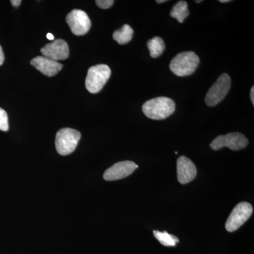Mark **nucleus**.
<instances>
[{"instance_id":"nucleus-1","label":"nucleus","mask_w":254,"mask_h":254,"mask_svg":"<svg viewBox=\"0 0 254 254\" xmlns=\"http://www.w3.org/2000/svg\"><path fill=\"white\" fill-rule=\"evenodd\" d=\"M175 103L166 97H159L145 102L143 105V113L151 120H162L168 118L175 112Z\"/></svg>"},{"instance_id":"nucleus-2","label":"nucleus","mask_w":254,"mask_h":254,"mask_svg":"<svg viewBox=\"0 0 254 254\" xmlns=\"http://www.w3.org/2000/svg\"><path fill=\"white\" fill-rule=\"evenodd\" d=\"M199 63V58L193 52H183L172 60L170 68L177 76H190L194 72Z\"/></svg>"},{"instance_id":"nucleus-3","label":"nucleus","mask_w":254,"mask_h":254,"mask_svg":"<svg viewBox=\"0 0 254 254\" xmlns=\"http://www.w3.org/2000/svg\"><path fill=\"white\" fill-rule=\"evenodd\" d=\"M111 76V69L108 65L98 64L88 69L86 78L87 90L91 93H99Z\"/></svg>"},{"instance_id":"nucleus-4","label":"nucleus","mask_w":254,"mask_h":254,"mask_svg":"<svg viewBox=\"0 0 254 254\" xmlns=\"http://www.w3.org/2000/svg\"><path fill=\"white\" fill-rule=\"evenodd\" d=\"M81 133L71 128H64L57 133L55 146L60 155H68L73 153L81 139Z\"/></svg>"},{"instance_id":"nucleus-5","label":"nucleus","mask_w":254,"mask_h":254,"mask_svg":"<svg viewBox=\"0 0 254 254\" xmlns=\"http://www.w3.org/2000/svg\"><path fill=\"white\" fill-rule=\"evenodd\" d=\"M231 78L227 73H222L215 83L210 87L205 95V102L209 107L216 106L222 101L230 91Z\"/></svg>"},{"instance_id":"nucleus-6","label":"nucleus","mask_w":254,"mask_h":254,"mask_svg":"<svg viewBox=\"0 0 254 254\" xmlns=\"http://www.w3.org/2000/svg\"><path fill=\"white\" fill-rule=\"evenodd\" d=\"M252 213V205L247 202H241L234 208L227 218L225 228L230 232L236 231L250 218Z\"/></svg>"},{"instance_id":"nucleus-7","label":"nucleus","mask_w":254,"mask_h":254,"mask_svg":"<svg viewBox=\"0 0 254 254\" xmlns=\"http://www.w3.org/2000/svg\"><path fill=\"white\" fill-rule=\"evenodd\" d=\"M248 144V139L245 136L239 132H233L216 137L210 146L214 150H220L223 147H227L232 150H240L245 148Z\"/></svg>"},{"instance_id":"nucleus-8","label":"nucleus","mask_w":254,"mask_h":254,"mask_svg":"<svg viewBox=\"0 0 254 254\" xmlns=\"http://www.w3.org/2000/svg\"><path fill=\"white\" fill-rule=\"evenodd\" d=\"M70 29L75 36L86 34L91 27V21L88 14L80 9H73L68 13L66 18Z\"/></svg>"},{"instance_id":"nucleus-9","label":"nucleus","mask_w":254,"mask_h":254,"mask_svg":"<svg viewBox=\"0 0 254 254\" xmlns=\"http://www.w3.org/2000/svg\"><path fill=\"white\" fill-rule=\"evenodd\" d=\"M138 168L136 163L129 160L119 162L105 172L103 178L106 181L122 180L131 175Z\"/></svg>"},{"instance_id":"nucleus-10","label":"nucleus","mask_w":254,"mask_h":254,"mask_svg":"<svg viewBox=\"0 0 254 254\" xmlns=\"http://www.w3.org/2000/svg\"><path fill=\"white\" fill-rule=\"evenodd\" d=\"M43 56L48 59L58 62L67 59L69 56V48L67 43L63 39L55 40L41 48Z\"/></svg>"},{"instance_id":"nucleus-11","label":"nucleus","mask_w":254,"mask_h":254,"mask_svg":"<svg viewBox=\"0 0 254 254\" xmlns=\"http://www.w3.org/2000/svg\"><path fill=\"white\" fill-rule=\"evenodd\" d=\"M177 179L180 183L186 185L196 177L197 170L193 162L185 156H181L177 162Z\"/></svg>"},{"instance_id":"nucleus-12","label":"nucleus","mask_w":254,"mask_h":254,"mask_svg":"<svg viewBox=\"0 0 254 254\" xmlns=\"http://www.w3.org/2000/svg\"><path fill=\"white\" fill-rule=\"evenodd\" d=\"M31 64L32 66L37 68L40 72L50 77L55 76L63 67V64L48 59L43 56L36 57L31 60Z\"/></svg>"},{"instance_id":"nucleus-13","label":"nucleus","mask_w":254,"mask_h":254,"mask_svg":"<svg viewBox=\"0 0 254 254\" xmlns=\"http://www.w3.org/2000/svg\"><path fill=\"white\" fill-rule=\"evenodd\" d=\"M133 35V28L129 25L125 24L121 29L114 32L113 38L119 44L125 45L131 41Z\"/></svg>"},{"instance_id":"nucleus-14","label":"nucleus","mask_w":254,"mask_h":254,"mask_svg":"<svg viewBox=\"0 0 254 254\" xmlns=\"http://www.w3.org/2000/svg\"><path fill=\"white\" fill-rule=\"evenodd\" d=\"M172 17L176 18L180 23H184L185 18L190 16V11L188 9V4L185 1H179L170 12Z\"/></svg>"},{"instance_id":"nucleus-15","label":"nucleus","mask_w":254,"mask_h":254,"mask_svg":"<svg viewBox=\"0 0 254 254\" xmlns=\"http://www.w3.org/2000/svg\"><path fill=\"white\" fill-rule=\"evenodd\" d=\"M150 56L153 58H157L163 54L165 49V43L163 40L160 37H154L150 39L147 43Z\"/></svg>"},{"instance_id":"nucleus-16","label":"nucleus","mask_w":254,"mask_h":254,"mask_svg":"<svg viewBox=\"0 0 254 254\" xmlns=\"http://www.w3.org/2000/svg\"><path fill=\"white\" fill-rule=\"evenodd\" d=\"M155 238L159 241L161 245L165 247H175L180 240L176 236L170 235L168 232L153 231Z\"/></svg>"},{"instance_id":"nucleus-17","label":"nucleus","mask_w":254,"mask_h":254,"mask_svg":"<svg viewBox=\"0 0 254 254\" xmlns=\"http://www.w3.org/2000/svg\"><path fill=\"white\" fill-rule=\"evenodd\" d=\"M0 130L3 131H7L9 130L7 113L1 108H0Z\"/></svg>"},{"instance_id":"nucleus-18","label":"nucleus","mask_w":254,"mask_h":254,"mask_svg":"<svg viewBox=\"0 0 254 254\" xmlns=\"http://www.w3.org/2000/svg\"><path fill=\"white\" fill-rule=\"evenodd\" d=\"M115 1L113 0H97L95 1L96 4L99 6L100 8L103 9H109L113 6Z\"/></svg>"},{"instance_id":"nucleus-19","label":"nucleus","mask_w":254,"mask_h":254,"mask_svg":"<svg viewBox=\"0 0 254 254\" xmlns=\"http://www.w3.org/2000/svg\"><path fill=\"white\" fill-rule=\"evenodd\" d=\"M4 53H3L2 48H1V46H0V66L2 65V64L4 63Z\"/></svg>"},{"instance_id":"nucleus-20","label":"nucleus","mask_w":254,"mask_h":254,"mask_svg":"<svg viewBox=\"0 0 254 254\" xmlns=\"http://www.w3.org/2000/svg\"><path fill=\"white\" fill-rule=\"evenodd\" d=\"M11 3L12 6H15V7H18V6L21 5V0H11Z\"/></svg>"},{"instance_id":"nucleus-21","label":"nucleus","mask_w":254,"mask_h":254,"mask_svg":"<svg viewBox=\"0 0 254 254\" xmlns=\"http://www.w3.org/2000/svg\"><path fill=\"white\" fill-rule=\"evenodd\" d=\"M251 100H252V103H253V105L254 104V87H252V89H251Z\"/></svg>"},{"instance_id":"nucleus-22","label":"nucleus","mask_w":254,"mask_h":254,"mask_svg":"<svg viewBox=\"0 0 254 254\" xmlns=\"http://www.w3.org/2000/svg\"><path fill=\"white\" fill-rule=\"evenodd\" d=\"M46 37L48 40H50V41H53V40H54V36H53L52 33H48Z\"/></svg>"},{"instance_id":"nucleus-23","label":"nucleus","mask_w":254,"mask_h":254,"mask_svg":"<svg viewBox=\"0 0 254 254\" xmlns=\"http://www.w3.org/2000/svg\"><path fill=\"white\" fill-rule=\"evenodd\" d=\"M166 0H157L156 2L158 4H161V3L166 2Z\"/></svg>"},{"instance_id":"nucleus-24","label":"nucleus","mask_w":254,"mask_h":254,"mask_svg":"<svg viewBox=\"0 0 254 254\" xmlns=\"http://www.w3.org/2000/svg\"><path fill=\"white\" fill-rule=\"evenodd\" d=\"M220 2H222V3H225V2H230V1H230V0H220Z\"/></svg>"},{"instance_id":"nucleus-25","label":"nucleus","mask_w":254,"mask_h":254,"mask_svg":"<svg viewBox=\"0 0 254 254\" xmlns=\"http://www.w3.org/2000/svg\"><path fill=\"white\" fill-rule=\"evenodd\" d=\"M202 0H199V1H195V3H200L201 2Z\"/></svg>"}]
</instances>
